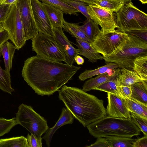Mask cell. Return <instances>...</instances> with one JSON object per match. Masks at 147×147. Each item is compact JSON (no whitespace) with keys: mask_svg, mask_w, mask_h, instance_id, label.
<instances>
[{"mask_svg":"<svg viewBox=\"0 0 147 147\" xmlns=\"http://www.w3.org/2000/svg\"><path fill=\"white\" fill-rule=\"evenodd\" d=\"M80 68L36 55L24 61L22 75L35 93L49 96L66 84Z\"/></svg>","mask_w":147,"mask_h":147,"instance_id":"1","label":"cell"},{"mask_svg":"<svg viewBox=\"0 0 147 147\" xmlns=\"http://www.w3.org/2000/svg\"><path fill=\"white\" fill-rule=\"evenodd\" d=\"M58 91L59 100L85 127L107 115L104 101L82 89L64 85Z\"/></svg>","mask_w":147,"mask_h":147,"instance_id":"2","label":"cell"},{"mask_svg":"<svg viewBox=\"0 0 147 147\" xmlns=\"http://www.w3.org/2000/svg\"><path fill=\"white\" fill-rule=\"evenodd\" d=\"M89 133L98 138L114 136L132 137L141 131L131 119L105 116L86 126Z\"/></svg>","mask_w":147,"mask_h":147,"instance_id":"3","label":"cell"},{"mask_svg":"<svg viewBox=\"0 0 147 147\" xmlns=\"http://www.w3.org/2000/svg\"><path fill=\"white\" fill-rule=\"evenodd\" d=\"M143 55H147V43L136 36L127 34L118 47L103 59L106 63L117 64L119 68L133 70L134 60Z\"/></svg>","mask_w":147,"mask_h":147,"instance_id":"4","label":"cell"},{"mask_svg":"<svg viewBox=\"0 0 147 147\" xmlns=\"http://www.w3.org/2000/svg\"><path fill=\"white\" fill-rule=\"evenodd\" d=\"M116 14L118 30L126 33L134 30L147 29V14L131 1L125 3Z\"/></svg>","mask_w":147,"mask_h":147,"instance_id":"5","label":"cell"},{"mask_svg":"<svg viewBox=\"0 0 147 147\" xmlns=\"http://www.w3.org/2000/svg\"><path fill=\"white\" fill-rule=\"evenodd\" d=\"M15 118L18 124L38 137H41L49 129L47 121L30 106L23 103L20 105Z\"/></svg>","mask_w":147,"mask_h":147,"instance_id":"6","label":"cell"},{"mask_svg":"<svg viewBox=\"0 0 147 147\" xmlns=\"http://www.w3.org/2000/svg\"><path fill=\"white\" fill-rule=\"evenodd\" d=\"M31 40L32 50L36 56L59 62L65 61L64 54L53 36L38 32Z\"/></svg>","mask_w":147,"mask_h":147,"instance_id":"7","label":"cell"},{"mask_svg":"<svg viewBox=\"0 0 147 147\" xmlns=\"http://www.w3.org/2000/svg\"><path fill=\"white\" fill-rule=\"evenodd\" d=\"M3 28L8 32L10 40L19 50L26 41L19 9L16 4L11 5L6 18L3 23Z\"/></svg>","mask_w":147,"mask_h":147,"instance_id":"8","label":"cell"},{"mask_svg":"<svg viewBox=\"0 0 147 147\" xmlns=\"http://www.w3.org/2000/svg\"><path fill=\"white\" fill-rule=\"evenodd\" d=\"M127 34L117 30L103 34L101 31L91 43V46L104 58L110 55L119 46Z\"/></svg>","mask_w":147,"mask_h":147,"instance_id":"9","label":"cell"},{"mask_svg":"<svg viewBox=\"0 0 147 147\" xmlns=\"http://www.w3.org/2000/svg\"><path fill=\"white\" fill-rule=\"evenodd\" d=\"M87 9L90 18L101 26L103 34L114 32L118 28L116 13L94 5H88Z\"/></svg>","mask_w":147,"mask_h":147,"instance_id":"10","label":"cell"},{"mask_svg":"<svg viewBox=\"0 0 147 147\" xmlns=\"http://www.w3.org/2000/svg\"><path fill=\"white\" fill-rule=\"evenodd\" d=\"M20 13L26 41L32 40L38 33L30 0H18L16 4Z\"/></svg>","mask_w":147,"mask_h":147,"instance_id":"11","label":"cell"},{"mask_svg":"<svg viewBox=\"0 0 147 147\" xmlns=\"http://www.w3.org/2000/svg\"><path fill=\"white\" fill-rule=\"evenodd\" d=\"M34 20L39 31L53 36V27L41 3L38 0H30Z\"/></svg>","mask_w":147,"mask_h":147,"instance_id":"12","label":"cell"},{"mask_svg":"<svg viewBox=\"0 0 147 147\" xmlns=\"http://www.w3.org/2000/svg\"><path fill=\"white\" fill-rule=\"evenodd\" d=\"M53 28V37L63 51L66 63L72 65L76 56L79 54L78 49L74 47L63 32L62 28Z\"/></svg>","mask_w":147,"mask_h":147,"instance_id":"13","label":"cell"},{"mask_svg":"<svg viewBox=\"0 0 147 147\" xmlns=\"http://www.w3.org/2000/svg\"><path fill=\"white\" fill-rule=\"evenodd\" d=\"M107 115L110 117L131 119L130 112L125 107V99L116 95L107 93Z\"/></svg>","mask_w":147,"mask_h":147,"instance_id":"14","label":"cell"},{"mask_svg":"<svg viewBox=\"0 0 147 147\" xmlns=\"http://www.w3.org/2000/svg\"><path fill=\"white\" fill-rule=\"evenodd\" d=\"M74 117L70 112L67 108H63L61 114L55 125L48 129L43 137L48 147L50 146V143L52 137L57 130L60 127L67 124H71L74 122Z\"/></svg>","mask_w":147,"mask_h":147,"instance_id":"15","label":"cell"},{"mask_svg":"<svg viewBox=\"0 0 147 147\" xmlns=\"http://www.w3.org/2000/svg\"><path fill=\"white\" fill-rule=\"evenodd\" d=\"M120 71L119 68L111 69L94 78H91L85 82L82 90L86 92L94 90L107 81L117 77Z\"/></svg>","mask_w":147,"mask_h":147,"instance_id":"16","label":"cell"},{"mask_svg":"<svg viewBox=\"0 0 147 147\" xmlns=\"http://www.w3.org/2000/svg\"><path fill=\"white\" fill-rule=\"evenodd\" d=\"M79 54L88 59V61L92 63L98 60H102L104 57L96 51L91 46V43L81 40L76 39Z\"/></svg>","mask_w":147,"mask_h":147,"instance_id":"17","label":"cell"},{"mask_svg":"<svg viewBox=\"0 0 147 147\" xmlns=\"http://www.w3.org/2000/svg\"><path fill=\"white\" fill-rule=\"evenodd\" d=\"M53 27L63 28L64 22V12L53 5L42 3Z\"/></svg>","mask_w":147,"mask_h":147,"instance_id":"18","label":"cell"},{"mask_svg":"<svg viewBox=\"0 0 147 147\" xmlns=\"http://www.w3.org/2000/svg\"><path fill=\"white\" fill-rule=\"evenodd\" d=\"M132 70L125 68L120 69L117 77L118 86H130L136 82L143 80L137 73Z\"/></svg>","mask_w":147,"mask_h":147,"instance_id":"19","label":"cell"},{"mask_svg":"<svg viewBox=\"0 0 147 147\" xmlns=\"http://www.w3.org/2000/svg\"><path fill=\"white\" fill-rule=\"evenodd\" d=\"M125 107L131 112L147 119V105L132 98L125 99Z\"/></svg>","mask_w":147,"mask_h":147,"instance_id":"20","label":"cell"},{"mask_svg":"<svg viewBox=\"0 0 147 147\" xmlns=\"http://www.w3.org/2000/svg\"><path fill=\"white\" fill-rule=\"evenodd\" d=\"M131 97L147 105V81L142 80L131 85Z\"/></svg>","mask_w":147,"mask_h":147,"instance_id":"21","label":"cell"},{"mask_svg":"<svg viewBox=\"0 0 147 147\" xmlns=\"http://www.w3.org/2000/svg\"><path fill=\"white\" fill-rule=\"evenodd\" d=\"M1 55L4 59L5 70L10 73L12 67L13 58L16 47L8 41L4 43L1 47Z\"/></svg>","mask_w":147,"mask_h":147,"instance_id":"22","label":"cell"},{"mask_svg":"<svg viewBox=\"0 0 147 147\" xmlns=\"http://www.w3.org/2000/svg\"><path fill=\"white\" fill-rule=\"evenodd\" d=\"M119 68L118 65L113 63H109L103 66L93 70L86 69L78 76L79 79L81 81H84L93 76L105 73L109 70Z\"/></svg>","mask_w":147,"mask_h":147,"instance_id":"23","label":"cell"},{"mask_svg":"<svg viewBox=\"0 0 147 147\" xmlns=\"http://www.w3.org/2000/svg\"><path fill=\"white\" fill-rule=\"evenodd\" d=\"M79 27L86 35L91 43L101 31L98 25L91 18H87L84 24L82 26L79 25Z\"/></svg>","mask_w":147,"mask_h":147,"instance_id":"24","label":"cell"},{"mask_svg":"<svg viewBox=\"0 0 147 147\" xmlns=\"http://www.w3.org/2000/svg\"><path fill=\"white\" fill-rule=\"evenodd\" d=\"M63 28V31L68 32L76 39L91 43L86 35L80 28L78 24L69 23L65 21Z\"/></svg>","mask_w":147,"mask_h":147,"instance_id":"25","label":"cell"},{"mask_svg":"<svg viewBox=\"0 0 147 147\" xmlns=\"http://www.w3.org/2000/svg\"><path fill=\"white\" fill-rule=\"evenodd\" d=\"M133 70L142 80L147 81V55H140L135 59Z\"/></svg>","mask_w":147,"mask_h":147,"instance_id":"26","label":"cell"},{"mask_svg":"<svg viewBox=\"0 0 147 147\" xmlns=\"http://www.w3.org/2000/svg\"><path fill=\"white\" fill-rule=\"evenodd\" d=\"M109 147H133L135 140L131 137L117 136H108L105 137Z\"/></svg>","mask_w":147,"mask_h":147,"instance_id":"27","label":"cell"},{"mask_svg":"<svg viewBox=\"0 0 147 147\" xmlns=\"http://www.w3.org/2000/svg\"><path fill=\"white\" fill-rule=\"evenodd\" d=\"M29 147L26 138L19 137L0 139V147Z\"/></svg>","mask_w":147,"mask_h":147,"instance_id":"28","label":"cell"},{"mask_svg":"<svg viewBox=\"0 0 147 147\" xmlns=\"http://www.w3.org/2000/svg\"><path fill=\"white\" fill-rule=\"evenodd\" d=\"M119 0H96L94 5L113 12H117L124 4Z\"/></svg>","mask_w":147,"mask_h":147,"instance_id":"29","label":"cell"},{"mask_svg":"<svg viewBox=\"0 0 147 147\" xmlns=\"http://www.w3.org/2000/svg\"><path fill=\"white\" fill-rule=\"evenodd\" d=\"M42 3L53 5L69 15L78 16L79 12L62 0H38Z\"/></svg>","mask_w":147,"mask_h":147,"instance_id":"30","label":"cell"},{"mask_svg":"<svg viewBox=\"0 0 147 147\" xmlns=\"http://www.w3.org/2000/svg\"><path fill=\"white\" fill-rule=\"evenodd\" d=\"M1 55L0 47V58ZM0 89L3 91L11 94L14 91L11 84L10 74L6 70L2 69L0 64Z\"/></svg>","mask_w":147,"mask_h":147,"instance_id":"31","label":"cell"},{"mask_svg":"<svg viewBox=\"0 0 147 147\" xmlns=\"http://www.w3.org/2000/svg\"><path fill=\"white\" fill-rule=\"evenodd\" d=\"M117 77L107 81L94 90L104 91L120 96L117 88Z\"/></svg>","mask_w":147,"mask_h":147,"instance_id":"32","label":"cell"},{"mask_svg":"<svg viewBox=\"0 0 147 147\" xmlns=\"http://www.w3.org/2000/svg\"><path fill=\"white\" fill-rule=\"evenodd\" d=\"M17 124L15 117L9 119L0 117V137L8 133Z\"/></svg>","mask_w":147,"mask_h":147,"instance_id":"33","label":"cell"},{"mask_svg":"<svg viewBox=\"0 0 147 147\" xmlns=\"http://www.w3.org/2000/svg\"><path fill=\"white\" fill-rule=\"evenodd\" d=\"M81 13L87 18H91L88 14L87 7L88 4L84 2L73 0H62Z\"/></svg>","mask_w":147,"mask_h":147,"instance_id":"34","label":"cell"},{"mask_svg":"<svg viewBox=\"0 0 147 147\" xmlns=\"http://www.w3.org/2000/svg\"><path fill=\"white\" fill-rule=\"evenodd\" d=\"M131 120L140 129L144 136H147V119L130 112Z\"/></svg>","mask_w":147,"mask_h":147,"instance_id":"35","label":"cell"},{"mask_svg":"<svg viewBox=\"0 0 147 147\" xmlns=\"http://www.w3.org/2000/svg\"><path fill=\"white\" fill-rule=\"evenodd\" d=\"M26 138L29 147H42V144L41 137H38L32 134H28Z\"/></svg>","mask_w":147,"mask_h":147,"instance_id":"36","label":"cell"},{"mask_svg":"<svg viewBox=\"0 0 147 147\" xmlns=\"http://www.w3.org/2000/svg\"><path fill=\"white\" fill-rule=\"evenodd\" d=\"M127 33L134 36L147 43V29H137L130 30Z\"/></svg>","mask_w":147,"mask_h":147,"instance_id":"37","label":"cell"},{"mask_svg":"<svg viewBox=\"0 0 147 147\" xmlns=\"http://www.w3.org/2000/svg\"><path fill=\"white\" fill-rule=\"evenodd\" d=\"M120 96L125 99L130 98L131 97V89L130 86H118Z\"/></svg>","mask_w":147,"mask_h":147,"instance_id":"38","label":"cell"},{"mask_svg":"<svg viewBox=\"0 0 147 147\" xmlns=\"http://www.w3.org/2000/svg\"><path fill=\"white\" fill-rule=\"evenodd\" d=\"M11 5L0 3V24L5 20Z\"/></svg>","mask_w":147,"mask_h":147,"instance_id":"39","label":"cell"},{"mask_svg":"<svg viewBox=\"0 0 147 147\" xmlns=\"http://www.w3.org/2000/svg\"><path fill=\"white\" fill-rule=\"evenodd\" d=\"M100 137L93 144L88 147H109L108 141L105 137Z\"/></svg>","mask_w":147,"mask_h":147,"instance_id":"40","label":"cell"},{"mask_svg":"<svg viewBox=\"0 0 147 147\" xmlns=\"http://www.w3.org/2000/svg\"><path fill=\"white\" fill-rule=\"evenodd\" d=\"M133 147H147V136L135 140Z\"/></svg>","mask_w":147,"mask_h":147,"instance_id":"41","label":"cell"},{"mask_svg":"<svg viewBox=\"0 0 147 147\" xmlns=\"http://www.w3.org/2000/svg\"><path fill=\"white\" fill-rule=\"evenodd\" d=\"M8 40H10V36L8 32L4 29L0 32V47Z\"/></svg>","mask_w":147,"mask_h":147,"instance_id":"42","label":"cell"},{"mask_svg":"<svg viewBox=\"0 0 147 147\" xmlns=\"http://www.w3.org/2000/svg\"><path fill=\"white\" fill-rule=\"evenodd\" d=\"M74 61L78 65H82L84 62V59L81 56L77 55L74 58Z\"/></svg>","mask_w":147,"mask_h":147,"instance_id":"43","label":"cell"},{"mask_svg":"<svg viewBox=\"0 0 147 147\" xmlns=\"http://www.w3.org/2000/svg\"><path fill=\"white\" fill-rule=\"evenodd\" d=\"M18 0H4L1 4L11 5L16 4Z\"/></svg>","mask_w":147,"mask_h":147,"instance_id":"44","label":"cell"},{"mask_svg":"<svg viewBox=\"0 0 147 147\" xmlns=\"http://www.w3.org/2000/svg\"><path fill=\"white\" fill-rule=\"evenodd\" d=\"M84 2L88 5H94L96 0H73Z\"/></svg>","mask_w":147,"mask_h":147,"instance_id":"45","label":"cell"},{"mask_svg":"<svg viewBox=\"0 0 147 147\" xmlns=\"http://www.w3.org/2000/svg\"><path fill=\"white\" fill-rule=\"evenodd\" d=\"M142 4H145L147 3V0H139Z\"/></svg>","mask_w":147,"mask_h":147,"instance_id":"46","label":"cell"},{"mask_svg":"<svg viewBox=\"0 0 147 147\" xmlns=\"http://www.w3.org/2000/svg\"><path fill=\"white\" fill-rule=\"evenodd\" d=\"M4 29L3 23L0 24V32Z\"/></svg>","mask_w":147,"mask_h":147,"instance_id":"47","label":"cell"},{"mask_svg":"<svg viewBox=\"0 0 147 147\" xmlns=\"http://www.w3.org/2000/svg\"><path fill=\"white\" fill-rule=\"evenodd\" d=\"M119 0L123 1L124 2V3H126L129 2L130 1H131L133 0Z\"/></svg>","mask_w":147,"mask_h":147,"instance_id":"48","label":"cell"},{"mask_svg":"<svg viewBox=\"0 0 147 147\" xmlns=\"http://www.w3.org/2000/svg\"><path fill=\"white\" fill-rule=\"evenodd\" d=\"M4 0H0V3H1Z\"/></svg>","mask_w":147,"mask_h":147,"instance_id":"49","label":"cell"}]
</instances>
